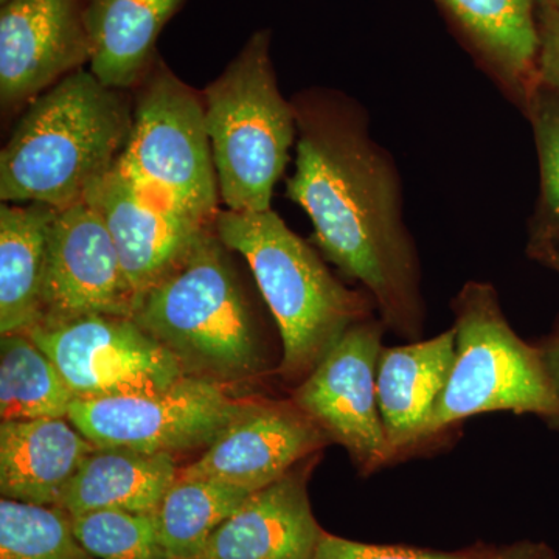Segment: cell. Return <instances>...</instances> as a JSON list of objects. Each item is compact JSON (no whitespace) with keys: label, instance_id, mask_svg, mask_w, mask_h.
I'll use <instances>...</instances> for the list:
<instances>
[{"label":"cell","instance_id":"5b68a950","mask_svg":"<svg viewBox=\"0 0 559 559\" xmlns=\"http://www.w3.org/2000/svg\"><path fill=\"white\" fill-rule=\"evenodd\" d=\"M455 359L417 452L432 450L476 415H535L559 430V392L538 345L518 336L491 283L468 282L452 299Z\"/></svg>","mask_w":559,"mask_h":559},{"label":"cell","instance_id":"4316f807","mask_svg":"<svg viewBox=\"0 0 559 559\" xmlns=\"http://www.w3.org/2000/svg\"><path fill=\"white\" fill-rule=\"evenodd\" d=\"M498 547L476 544L468 549L443 551L409 546H378L325 533L314 559H489Z\"/></svg>","mask_w":559,"mask_h":559},{"label":"cell","instance_id":"836d02e7","mask_svg":"<svg viewBox=\"0 0 559 559\" xmlns=\"http://www.w3.org/2000/svg\"><path fill=\"white\" fill-rule=\"evenodd\" d=\"M5 2H7V0H0V3H5Z\"/></svg>","mask_w":559,"mask_h":559},{"label":"cell","instance_id":"9c48e42d","mask_svg":"<svg viewBox=\"0 0 559 559\" xmlns=\"http://www.w3.org/2000/svg\"><path fill=\"white\" fill-rule=\"evenodd\" d=\"M75 400L160 392L182 380L167 348L132 318L92 314L28 331Z\"/></svg>","mask_w":559,"mask_h":559},{"label":"cell","instance_id":"d4e9b609","mask_svg":"<svg viewBox=\"0 0 559 559\" xmlns=\"http://www.w3.org/2000/svg\"><path fill=\"white\" fill-rule=\"evenodd\" d=\"M538 150L540 198L528 252L559 245V94L538 84L524 109Z\"/></svg>","mask_w":559,"mask_h":559},{"label":"cell","instance_id":"83f0119b","mask_svg":"<svg viewBox=\"0 0 559 559\" xmlns=\"http://www.w3.org/2000/svg\"><path fill=\"white\" fill-rule=\"evenodd\" d=\"M538 22L539 83L559 94V13L551 7L540 3Z\"/></svg>","mask_w":559,"mask_h":559},{"label":"cell","instance_id":"9a60e30c","mask_svg":"<svg viewBox=\"0 0 559 559\" xmlns=\"http://www.w3.org/2000/svg\"><path fill=\"white\" fill-rule=\"evenodd\" d=\"M308 460L249 495L213 533L200 559H314L326 532L308 498Z\"/></svg>","mask_w":559,"mask_h":559},{"label":"cell","instance_id":"7c38bea8","mask_svg":"<svg viewBox=\"0 0 559 559\" xmlns=\"http://www.w3.org/2000/svg\"><path fill=\"white\" fill-rule=\"evenodd\" d=\"M91 57L84 0H7L0 10L2 112H21Z\"/></svg>","mask_w":559,"mask_h":559},{"label":"cell","instance_id":"484cf974","mask_svg":"<svg viewBox=\"0 0 559 559\" xmlns=\"http://www.w3.org/2000/svg\"><path fill=\"white\" fill-rule=\"evenodd\" d=\"M72 524L95 559H168L154 514L97 510L72 516Z\"/></svg>","mask_w":559,"mask_h":559},{"label":"cell","instance_id":"f1b7e54d","mask_svg":"<svg viewBox=\"0 0 559 559\" xmlns=\"http://www.w3.org/2000/svg\"><path fill=\"white\" fill-rule=\"evenodd\" d=\"M538 348L540 355H543L544 364H546L551 381H554V385L559 392V323L554 333L540 342Z\"/></svg>","mask_w":559,"mask_h":559},{"label":"cell","instance_id":"cb8c5ba5","mask_svg":"<svg viewBox=\"0 0 559 559\" xmlns=\"http://www.w3.org/2000/svg\"><path fill=\"white\" fill-rule=\"evenodd\" d=\"M0 559H95L58 506L0 500Z\"/></svg>","mask_w":559,"mask_h":559},{"label":"cell","instance_id":"ac0fdd59","mask_svg":"<svg viewBox=\"0 0 559 559\" xmlns=\"http://www.w3.org/2000/svg\"><path fill=\"white\" fill-rule=\"evenodd\" d=\"M95 448L69 418L0 423L2 498L58 506L66 485Z\"/></svg>","mask_w":559,"mask_h":559},{"label":"cell","instance_id":"3957f363","mask_svg":"<svg viewBox=\"0 0 559 559\" xmlns=\"http://www.w3.org/2000/svg\"><path fill=\"white\" fill-rule=\"evenodd\" d=\"M230 252L213 224L132 311L186 377L219 385L252 380L267 366L259 319Z\"/></svg>","mask_w":559,"mask_h":559},{"label":"cell","instance_id":"7a4b0ae2","mask_svg":"<svg viewBox=\"0 0 559 559\" xmlns=\"http://www.w3.org/2000/svg\"><path fill=\"white\" fill-rule=\"evenodd\" d=\"M132 123V91L80 69L22 110L0 151V200L66 209L116 167Z\"/></svg>","mask_w":559,"mask_h":559},{"label":"cell","instance_id":"7402d4cb","mask_svg":"<svg viewBox=\"0 0 559 559\" xmlns=\"http://www.w3.org/2000/svg\"><path fill=\"white\" fill-rule=\"evenodd\" d=\"M249 495L223 481L179 476L154 513L168 559H200L213 533Z\"/></svg>","mask_w":559,"mask_h":559},{"label":"cell","instance_id":"603a6c76","mask_svg":"<svg viewBox=\"0 0 559 559\" xmlns=\"http://www.w3.org/2000/svg\"><path fill=\"white\" fill-rule=\"evenodd\" d=\"M75 396L60 370L25 333L0 337V418H68Z\"/></svg>","mask_w":559,"mask_h":559},{"label":"cell","instance_id":"4dcf8cb0","mask_svg":"<svg viewBox=\"0 0 559 559\" xmlns=\"http://www.w3.org/2000/svg\"><path fill=\"white\" fill-rule=\"evenodd\" d=\"M530 255L540 261V263L547 264V266L559 274V246H549V248L535 250Z\"/></svg>","mask_w":559,"mask_h":559},{"label":"cell","instance_id":"f546056e","mask_svg":"<svg viewBox=\"0 0 559 559\" xmlns=\"http://www.w3.org/2000/svg\"><path fill=\"white\" fill-rule=\"evenodd\" d=\"M544 550H546L544 544L521 540L502 549H496L495 555L489 559H543Z\"/></svg>","mask_w":559,"mask_h":559},{"label":"cell","instance_id":"5bb4252c","mask_svg":"<svg viewBox=\"0 0 559 559\" xmlns=\"http://www.w3.org/2000/svg\"><path fill=\"white\" fill-rule=\"evenodd\" d=\"M84 201L105 221L135 300L165 277L212 227L151 201L117 164L91 187Z\"/></svg>","mask_w":559,"mask_h":559},{"label":"cell","instance_id":"d6986e66","mask_svg":"<svg viewBox=\"0 0 559 559\" xmlns=\"http://www.w3.org/2000/svg\"><path fill=\"white\" fill-rule=\"evenodd\" d=\"M183 0H84L90 70L106 86L134 91L157 60L160 32Z\"/></svg>","mask_w":559,"mask_h":559},{"label":"cell","instance_id":"44dd1931","mask_svg":"<svg viewBox=\"0 0 559 559\" xmlns=\"http://www.w3.org/2000/svg\"><path fill=\"white\" fill-rule=\"evenodd\" d=\"M44 204L0 205V334L38 325L51 221Z\"/></svg>","mask_w":559,"mask_h":559},{"label":"cell","instance_id":"e0dca14e","mask_svg":"<svg viewBox=\"0 0 559 559\" xmlns=\"http://www.w3.org/2000/svg\"><path fill=\"white\" fill-rule=\"evenodd\" d=\"M496 84L524 109L538 87L535 0H440Z\"/></svg>","mask_w":559,"mask_h":559},{"label":"cell","instance_id":"8fae6325","mask_svg":"<svg viewBox=\"0 0 559 559\" xmlns=\"http://www.w3.org/2000/svg\"><path fill=\"white\" fill-rule=\"evenodd\" d=\"M134 304V290L100 213L86 201L57 210L38 325L92 314L132 318Z\"/></svg>","mask_w":559,"mask_h":559},{"label":"cell","instance_id":"2e32d148","mask_svg":"<svg viewBox=\"0 0 559 559\" xmlns=\"http://www.w3.org/2000/svg\"><path fill=\"white\" fill-rule=\"evenodd\" d=\"M454 359L452 326L432 340L381 349L377 393L390 465L417 452L419 437L450 380Z\"/></svg>","mask_w":559,"mask_h":559},{"label":"cell","instance_id":"52a82bcc","mask_svg":"<svg viewBox=\"0 0 559 559\" xmlns=\"http://www.w3.org/2000/svg\"><path fill=\"white\" fill-rule=\"evenodd\" d=\"M117 167L151 201L201 226L221 213L200 92L157 57L132 91V123Z\"/></svg>","mask_w":559,"mask_h":559},{"label":"cell","instance_id":"8992f818","mask_svg":"<svg viewBox=\"0 0 559 559\" xmlns=\"http://www.w3.org/2000/svg\"><path fill=\"white\" fill-rule=\"evenodd\" d=\"M201 97L221 204L230 212L271 210L297 142L296 110L272 64L271 33H253Z\"/></svg>","mask_w":559,"mask_h":559},{"label":"cell","instance_id":"4fadbf2b","mask_svg":"<svg viewBox=\"0 0 559 559\" xmlns=\"http://www.w3.org/2000/svg\"><path fill=\"white\" fill-rule=\"evenodd\" d=\"M331 443L293 401H250L197 462L179 476L259 491Z\"/></svg>","mask_w":559,"mask_h":559},{"label":"cell","instance_id":"ba28073f","mask_svg":"<svg viewBox=\"0 0 559 559\" xmlns=\"http://www.w3.org/2000/svg\"><path fill=\"white\" fill-rule=\"evenodd\" d=\"M249 403L183 377L160 392L75 400L68 418L95 447L175 455L209 448Z\"/></svg>","mask_w":559,"mask_h":559},{"label":"cell","instance_id":"1f68e13d","mask_svg":"<svg viewBox=\"0 0 559 559\" xmlns=\"http://www.w3.org/2000/svg\"><path fill=\"white\" fill-rule=\"evenodd\" d=\"M539 3H543V5H549L559 13V0H539Z\"/></svg>","mask_w":559,"mask_h":559},{"label":"cell","instance_id":"6da1fadb","mask_svg":"<svg viewBox=\"0 0 559 559\" xmlns=\"http://www.w3.org/2000/svg\"><path fill=\"white\" fill-rule=\"evenodd\" d=\"M290 102L297 142L289 201L310 216L325 259L373 299L388 330L418 341L421 266L395 160L371 135L369 114L344 92L312 87Z\"/></svg>","mask_w":559,"mask_h":559},{"label":"cell","instance_id":"30bf717a","mask_svg":"<svg viewBox=\"0 0 559 559\" xmlns=\"http://www.w3.org/2000/svg\"><path fill=\"white\" fill-rule=\"evenodd\" d=\"M385 330L377 316L355 323L290 399L331 443L347 450L362 476L390 465L377 393Z\"/></svg>","mask_w":559,"mask_h":559},{"label":"cell","instance_id":"277c9868","mask_svg":"<svg viewBox=\"0 0 559 559\" xmlns=\"http://www.w3.org/2000/svg\"><path fill=\"white\" fill-rule=\"evenodd\" d=\"M215 231L246 260L270 308L282 340L277 373L283 380L300 384L355 323L374 316L369 294L334 277L274 210H221Z\"/></svg>","mask_w":559,"mask_h":559},{"label":"cell","instance_id":"d6a6232c","mask_svg":"<svg viewBox=\"0 0 559 559\" xmlns=\"http://www.w3.org/2000/svg\"><path fill=\"white\" fill-rule=\"evenodd\" d=\"M543 559H557V557H555L554 551H551L549 547H546V550H544L543 554Z\"/></svg>","mask_w":559,"mask_h":559},{"label":"cell","instance_id":"ffe728a7","mask_svg":"<svg viewBox=\"0 0 559 559\" xmlns=\"http://www.w3.org/2000/svg\"><path fill=\"white\" fill-rule=\"evenodd\" d=\"M178 477L171 454L97 447L66 485L58 507L70 516L97 510L154 514Z\"/></svg>","mask_w":559,"mask_h":559}]
</instances>
